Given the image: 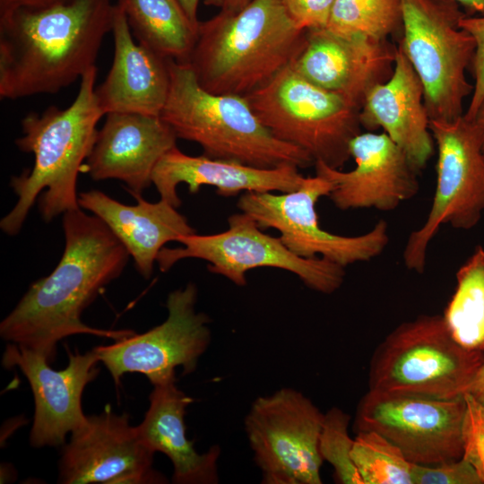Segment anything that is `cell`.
Wrapping results in <instances>:
<instances>
[{
	"label": "cell",
	"mask_w": 484,
	"mask_h": 484,
	"mask_svg": "<svg viewBox=\"0 0 484 484\" xmlns=\"http://www.w3.org/2000/svg\"><path fill=\"white\" fill-rule=\"evenodd\" d=\"M335 0H282L294 23L302 30L327 26Z\"/></svg>",
	"instance_id": "obj_33"
},
{
	"label": "cell",
	"mask_w": 484,
	"mask_h": 484,
	"mask_svg": "<svg viewBox=\"0 0 484 484\" xmlns=\"http://www.w3.org/2000/svg\"><path fill=\"white\" fill-rule=\"evenodd\" d=\"M350 417L333 407L324 414L319 452L334 470L335 480L342 484H363L351 459L354 439L349 435Z\"/></svg>",
	"instance_id": "obj_29"
},
{
	"label": "cell",
	"mask_w": 484,
	"mask_h": 484,
	"mask_svg": "<svg viewBox=\"0 0 484 484\" xmlns=\"http://www.w3.org/2000/svg\"><path fill=\"white\" fill-rule=\"evenodd\" d=\"M63 0H0V12L17 7H42Z\"/></svg>",
	"instance_id": "obj_34"
},
{
	"label": "cell",
	"mask_w": 484,
	"mask_h": 484,
	"mask_svg": "<svg viewBox=\"0 0 484 484\" xmlns=\"http://www.w3.org/2000/svg\"><path fill=\"white\" fill-rule=\"evenodd\" d=\"M307 41L282 0H251L200 22L187 64L205 91L246 96L291 65Z\"/></svg>",
	"instance_id": "obj_4"
},
{
	"label": "cell",
	"mask_w": 484,
	"mask_h": 484,
	"mask_svg": "<svg viewBox=\"0 0 484 484\" xmlns=\"http://www.w3.org/2000/svg\"><path fill=\"white\" fill-rule=\"evenodd\" d=\"M251 0H204V4L217 7L220 12L234 13L242 9Z\"/></svg>",
	"instance_id": "obj_35"
},
{
	"label": "cell",
	"mask_w": 484,
	"mask_h": 484,
	"mask_svg": "<svg viewBox=\"0 0 484 484\" xmlns=\"http://www.w3.org/2000/svg\"><path fill=\"white\" fill-rule=\"evenodd\" d=\"M356 166L350 171L315 162V175L329 180L332 202L341 210L393 211L419 189L418 171L385 134L360 133L350 143Z\"/></svg>",
	"instance_id": "obj_17"
},
{
	"label": "cell",
	"mask_w": 484,
	"mask_h": 484,
	"mask_svg": "<svg viewBox=\"0 0 484 484\" xmlns=\"http://www.w3.org/2000/svg\"><path fill=\"white\" fill-rule=\"evenodd\" d=\"M66 350L69 360L62 370L51 368L43 356L16 343L9 342L3 353V367H18L32 391L35 411L30 443L36 448L63 446L67 435L87 420L82 393L98 376L99 359L94 350L84 353Z\"/></svg>",
	"instance_id": "obj_16"
},
{
	"label": "cell",
	"mask_w": 484,
	"mask_h": 484,
	"mask_svg": "<svg viewBox=\"0 0 484 484\" xmlns=\"http://www.w3.org/2000/svg\"><path fill=\"white\" fill-rule=\"evenodd\" d=\"M474 121L481 139L482 148L484 151V98L473 117Z\"/></svg>",
	"instance_id": "obj_39"
},
{
	"label": "cell",
	"mask_w": 484,
	"mask_h": 484,
	"mask_svg": "<svg viewBox=\"0 0 484 484\" xmlns=\"http://www.w3.org/2000/svg\"><path fill=\"white\" fill-rule=\"evenodd\" d=\"M351 459L363 484H412L411 462L375 431L357 432Z\"/></svg>",
	"instance_id": "obj_28"
},
{
	"label": "cell",
	"mask_w": 484,
	"mask_h": 484,
	"mask_svg": "<svg viewBox=\"0 0 484 484\" xmlns=\"http://www.w3.org/2000/svg\"><path fill=\"white\" fill-rule=\"evenodd\" d=\"M191 22L198 28L199 21L197 19L198 5L200 0H177Z\"/></svg>",
	"instance_id": "obj_37"
},
{
	"label": "cell",
	"mask_w": 484,
	"mask_h": 484,
	"mask_svg": "<svg viewBox=\"0 0 484 484\" xmlns=\"http://www.w3.org/2000/svg\"><path fill=\"white\" fill-rule=\"evenodd\" d=\"M324 414L299 391L257 397L245 431L264 484H321L319 440Z\"/></svg>",
	"instance_id": "obj_11"
},
{
	"label": "cell",
	"mask_w": 484,
	"mask_h": 484,
	"mask_svg": "<svg viewBox=\"0 0 484 484\" xmlns=\"http://www.w3.org/2000/svg\"><path fill=\"white\" fill-rule=\"evenodd\" d=\"M459 26L469 32L476 43L475 54L471 65L474 78L473 91L464 116L473 119L484 98V16L472 17L468 14L460 20Z\"/></svg>",
	"instance_id": "obj_32"
},
{
	"label": "cell",
	"mask_w": 484,
	"mask_h": 484,
	"mask_svg": "<svg viewBox=\"0 0 484 484\" xmlns=\"http://www.w3.org/2000/svg\"><path fill=\"white\" fill-rule=\"evenodd\" d=\"M132 195L135 205L124 204L99 190L80 193L78 202L108 227L133 257L138 272L149 279L164 246L195 229L168 201L150 203L142 194Z\"/></svg>",
	"instance_id": "obj_23"
},
{
	"label": "cell",
	"mask_w": 484,
	"mask_h": 484,
	"mask_svg": "<svg viewBox=\"0 0 484 484\" xmlns=\"http://www.w3.org/2000/svg\"><path fill=\"white\" fill-rule=\"evenodd\" d=\"M169 90L160 117L177 139L198 143L210 158L260 169L315 165L306 151L276 138L244 96L205 91L187 63L169 59Z\"/></svg>",
	"instance_id": "obj_5"
},
{
	"label": "cell",
	"mask_w": 484,
	"mask_h": 484,
	"mask_svg": "<svg viewBox=\"0 0 484 484\" xmlns=\"http://www.w3.org/2000/svg\"><path fill=\"white\" fill-rule=\"evenodd\" d=\"M454 340L484 352V247L478 246L456 272V288L442 315Z\"/></svg>",
	"instance_id": "obj_26"
},
{
	"label": "cell",
	"mask_w": 484,
	"mask_h": 484,
	"mask_svg": "<svg viewBox=\"0 0 484 484\" xmlns=\"http://www.w3.org/2000/svg\"><path fill=\"white\" fill-rule=\"evenodd\" d=\"M333 188L329 180L315 175L305 177L291 192L243 193L237 206L262 229H277L282 243L300 257H322L346 267L381 255L389 243L388 224L384 220L369 231L351 237L328 232L319 225L316 203L329 196Z\"/></svg>",
	"instance_id": "obj_12"
},
{
	"label": "cell",
	"mask_w": 484,
	"mask_h": 484,
	"mask_svg": "<svg viewBox=\"0 0 484 484\" xmlns=\"http://www.w3.org/2000/svg\"><path fill=\"white\" fill-rule=\"evenodd\" d=\"M298 169L294 165L260 169L203 154L190 156L175 146L156 165L152 184L160 199L177 208L181 200L177 188L181 183L187 185L191 194L199 192L203 186H215L217 194L222 196L242 192L287 193L297 190L305 179Z\"/></svg>",
	"instance_id": "obj_22"
},
{
	"label": "cell",
	"mask_w": 484,
	"mask_h": 484,
	"mask_svg": "<svg viewBox=\"0 0 484 484\" xmlns=\"http://www.w3.org/2000/svg\"><path fill=\"white\" fill-rule=\"evenodd\" d=\"M65 250L56 267L30 284L14 308L2 320L3 340L56 359L57 344L74 334L114 341L135 333L130 329L91 327L82 314L104 288L123 272L129 253L108 227L81 208L63 214Z\"/></svg>",
	"instance_id": "obj_1"
},
{
	"label": "cell",
	"mask_w": 484,
	"mask_h": 484,
	"mask_svg": "<svg viewBox=\"0 0 484 484\" xmlns=\"http://www.w3.org/2000/svg\"><path fill=\"white\" fill-rule=\"evenodd\" d=\"M463 396L437 399L368 390L359 401L356 432L375 431L413 463L436 465L462 457Z\"/></svg>",
	"instance_id": "obj_13"
},
{
	"label": "cell",
	"mask_w": 484,
	"mask_h": 484,
	"mask_svg": "<svg viewBox=\"0 0 484 484\" xmlns=\"http://www.w3.org/2000/svg\"><path fill=\"white\" fill-rule=\"evenodd\" d=\"M229 229L212 235L181 237L183 246L163 247L157 263L161 272L178 261L198 258L209 263L208 270L229 279L237 286L246 284V273L258 267H273L296 274L309 289L332 294L343 283L345 267L322 257L303 258L292 253L281 240L262 231L245 212L228 218Z\"/></svg>",
	"instance_id": "obj_9"
},
{
	"label": "cell",
	"mask_w": 484,
	"mask_h": 484,
	"mask_svg": "<svg viewBox=\"0 0 484 484\" xmlns=\"http://www.w3.org/2000/svg\"><path fill=\"white\" fill-rule=\"evenodd\" d=\"M397 47L387 40L307 30L304 50L291 64L310 82L361 108L367 91L392 75Z\"/></svg>",
	"instance_id": "obj_18"
},
{
	"label": "cell",
	"mask_w": 484,
	"mask_h": 484,
	"mask_svg": "<svg viewBox=\"0 0 484 484\" xmlns=\"http://www.w3.org/2000/svg\"><path fill=\"white\" fill-rule=\"evenodd\" d=\"M361 126L383 128L419 172L434 152L422 83L400 46L392 75L371 88L359 110Z\"/></svg>",
	"instance_id": "obj_20"
},
{
	"label": "cell",
	"mask_w": 484,
	"mask_h": 484,
	"mask_svg": "<svg viewBox=\"0 0 484 484\" xmlns=\"http://www.w3.org/2000/svg\"><path fill=\"white\" fill-rule=\"evenodd\" d=\"M437 148L436 185L424 223L409 236L405 266L423 273L429 243L445 224L470 229L484 212V151L479 130L464 114L453 121L429 120Z\"/></svg>",
	"instance_id": "obj_10"
},
{
	"label": "cell",
	"mask_w": 484,
	"mask_h": 484,
	"mask_svg": "<svg viewBox=\"0 0 484 484\" xmlns=\"http://www.w3.org/2000/svg\"><path fill=\"white\" fill-rule=\"evenodd\" d=\"M110 0H63L0 12V97L56 93L81 79L111 31Z\"/></svg>",
	"instance_id": "obj_2"
},
{
	"label": "cell",
	"mask_w": 484,
	"mask_h": 484,
	"mask_svg": "<svg viewBox=\"0 0 484 484\" xmlns=\"http://www.w3.org/2000/svg\"><path fill=\"white\" fill-rule=\"evenodd\" d=\"M244 97L276 138L315 163L340 169L350 158V143L361 133L360 108L310 82L291 65Z\"/></svg>",
	"instance_id": "obj_7"
},
{
	"label": "cell",
	"mask_w": 484,
	"mask_h": 484,
	"mask_svg": "<svg viewBox=\"0 0 484 484\" xmlns=\"http://www.w3.org/2000/svg\"><path fill=\"white\" fill-rule=\"evenodd\" d=\"M466 393H471L484 405V363L478 370Z\"/></svg>",
	"instance_id": "obj_36"
},
{
	"label": "cell",
	"mask_w": 484,
	"mask_h": 484,
	"mask_svg": "<svg viewBox=\"0 0 484 484\" xmlns=\"http://www.w3.org/2000/svg\"><path fill=\"white\" fill-rule=\"evenodd\" d=\"M471 13H479L484 16V0H454Z\"/></svg>",
	"instance_id": "obj_38"
},
{
	"label": "cell",
	"mask_w": 484,
	"mask_h": 484,
	"mask_svg": "<svg viewBox=\"0 0 484 484\" xmlns=\"http://www.w3.org/2000/svg\"><path fill=\"white\" fill-rule=\"evenodd\" d=\"M150 405L142 423L136 426L141 439L152 452L169 457L173 465L175 484H216L218 460L221 451L214 445L199 454L186 436L185 416L194 402L180 390L176 380L153 385Z\"/></svg>",
	"instance_id": "obj_24"
},
{
	"label": "cell",
	"mask_w": 484,
	"mask_h": 484,
	"mask_svg": "<svg viewBox=\"0 0 484 484\" xmlns=\"http://www.w3.org/2000/svg\"><path fill=\"white\" fill-rule=\"evenodd\" d=\"M177 139L160 116L108 113L86 160L87 172L97 181L120 180L131 194H142L152 184L160 160L177 146Z\"/></svg>",
	"instance_id": "obj_19"
},
{
	"label": "cell",
	"mask_w": 484,
	"mask_h": 484,
	"mask_svg": "<svg viewBox=\"0 0 484 484\" xmlns=\"http://www.w3.org/2000/svg\"><path fill=\"white\" fill-rule=\"evenodd\" d=\"M484 363V352L457 343L442 315H423L393 330L370 361L372 391L437 399L463 396Z\"/></svg>",
	"instance_id": "obj_6"
},
{
	"label": "cell",
	"mask_w": 484,
	"mask_h": 484,
	"mask_svg": "<svg viewBox=\"0 0 484 484\" xmlns=\"http://www.w3.org/2000/svg\"><path fill=\"white\" fill-rule=\"evenodd\" d=\"M463 398L466 411L462 427V457L484 481V405L469 393H465Z\"/></svg>",
	"instance_id": "obj_30"
},
{
	"label": "cell",
	"mask_w": 484,
	"mask_h": 484,
	"mask_svg": "<svg viewBox=\"0 0 484 484\" xmlns=\"http://www.w3.org/2000/svg\"><path fill=\"white\" fill-rule=\"evenodd\" d=\"M138 43L160 56L187 63L197 28L177 0H118Z\"/></svg>",
	"instance_id": "obj_25"
},
{
	"label": "cell",
	"mask_w": 484,
	"mask_h": 484,
	"mask_svg": "<svg viewBox=\"0 0 484 484\" xmlns=\"http://www.w3.org/2000/svg\"><path fill=\"white\" fill-rule=\"evenodd\" d=\"M402 38L399 44L424 90L429 120L453 121L463 113V99L472 93L466 69L476 43L459 26L467 15L454 0H401Z\"/></svg>",
	"instance_id": "obj_8"
},
{
	"label": "cell",
	"mask_w": 484,
	"mask_h": 484,
	"mask_svg": "<svg viewBox=\"0 0 484 484\" xmlns=\"http://www.w3.org/2000/svg\"><path fill=\"white\" fill-rule=\"evenodd\" d=\"M412 484H483L475 468L463 457L436 465L411 462Z\"/></svg>",
	"instance_id": "obj_31"
},
{
	"label": "cell",
	"mask_w": 484,
	"mask_h": 484,
	"mask_svg": "<svg viewBox=\"0 0 484 484\" xmlns=\"http://www.w3.org/2000/svg\"><path fill=\"white\" fill-rule=\"evenodd\" d=\"M197 296L194 283L171 291L163 323L143 333L93 349L117 385L126 373L143 374L156 385L176 380L177 367L183 375L195 371L212 340L210 318L195 310Z\"/></svg>",
	"instance_id": "obj_14"
},
{
	"label": "cell",
	"mask_w": 484,
	"mask_h": 484,
	"mask_svg": "<svg viewBox=\"0 0 484 484\" xmlns=\"http://www.w3.org/2000/svg\"><path fill=\"white\" fill-rule=\"evenodd\" d=\"M96 78L93 66L80 79L78 93L68 108L51 106L42 114L30 113L22 120V135L15 143L21 151L33 154L34 163L11 178L17 202L0 221L6 235L20 232L39 194V210L46 222L81 208L78 173L95 143L97 125L105 116L95 93Z\"/></svg>",
	"instance_id": "obj_3"
},
{
	"label": "cell",
	"mask_w": 484,
	"mask_h": 484,
	"mask_svg": "<svg viewBox=\"0 0 484 484\" xmlns=\"http://www.w3.org/2000/svg\"><path fill=\"white\" fill-rule=\"evenodd\" d=\"M401 28V0H335L325 27L337 35L375 40H387Z\"/></svg>",
	"instance_id": "obj_27"
},
{
	"label": "cell",
	"mask_w": 484,
	"mask_h": 484,
	"mask_svg": "<svg viewBox=\"0 0 484 484\" xmlns=\"http://www.w3.org/2000/svg\"><path fill=\"white\" fill-rule=\"evenodd\" d=\"M114 58L106 79L95 89L108 113L160 116L169 90V59L135 43L121 7L114 4L111 31Z\"/></svg>",
	"instance_id": "obj_21"
},
{
	"label": "cell",
	"mask_w": 484,
	"mask_h": 484,
	"mask_svg": "<svg viewBox=\"0 0 484 484\" xmlns=\"http://www.w3.org/2000/svg\"><path fill=\"white\" fill-rule=\"evenodd\" d=\"M152 453L127 413L109 408L87 416L62 446L57 482L61 484H164L153 467Z\"/></svg>",
	"instance_id": "obj_15"
}]
</instances>
